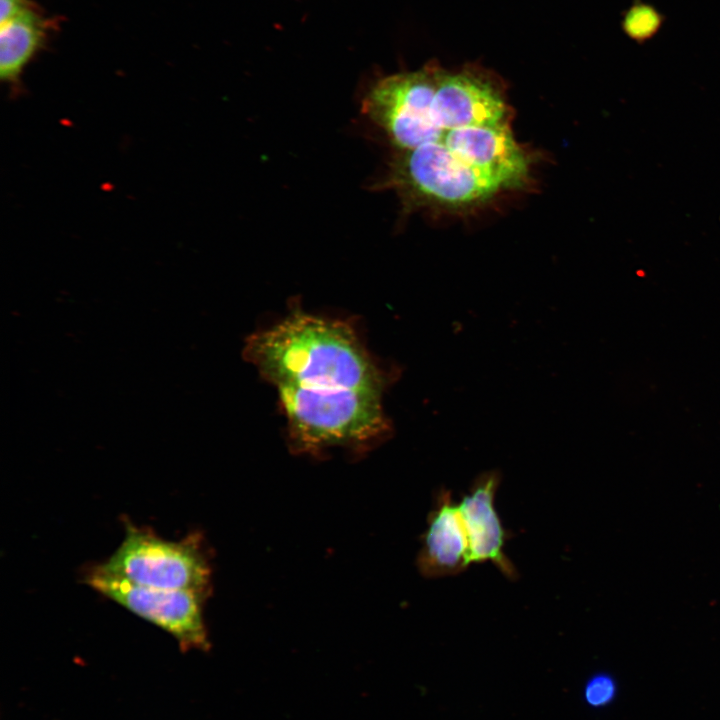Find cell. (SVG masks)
Masks as SVG:
<instances>
[{"mask_svg":"<svg viewBox=\"0 0 720 720\" xmlns=\"http://www.w3.org/2000/svg\"><path fill=\"white\" fill-rule=\"evenodd\" d=\"M245 359L276 388L364 389L384 393L387 378L349 323L294 311L245 343Z\"/></svg>","mask_w":720,"mask_h":720,"instance_id":"6da1fadb","label":"cell"},{"mask_svg":"<svg viewBox=\"0 0 720 720\" xmlns=\"http://www.w3.org/2000/svg\"><path fill=\"white\" fill-rule=\"evenodd\" d=\"M288 439L296 452L361 448L391 432L383 393L364 389L277 387Z\"/></svg>","mask_w":720,"mask_h":720,"instance_id":"7a4b0ae2","label":"cell"},{"mask_svg":"<svg viewBox=\"0 0 720 720\" xmlns=\"http://www.w3.org/2000/svg\"><path fill=\"white\" fill-rule=\"evenodd\" d=\"M96 567L143 586L210 592L211 567L200 535L170 541L126 522L123 541Z\"/></svg>","mask_w":720,"mask_h":720,"instance_id":"3957f363","label":"cell"},{"mask_svg":"<svg viewBox=\"0 0 720 720\" xmlns=\"http://www.w3.org/2000/svg\"><path fill=\"white\" fill-rule=\"evenodd\" d=\"M442 67L431 61L420 69L378 80L366 94L362 111L398 151L428 143L433 135L432 106Z\"/></svg>","mask_w":720,"mask_h":720,"instance_id":"277c9868","label":"cell"},{"mask_svg":"<svg viewBox=\"0 0 720 720\" xmlns=\"http://www.w3.org/2000/svg\"><path fill=\"white\" fill-rule=\"evenodd\" d=\"M85 582L105 597L171 634L183 651L209 649L203 606L208 595L139 585L99 570Z\"/></svg>","mask_w":720,"mask_h":720,"instance_id":"5b68a950","label":"cell"},{"mask_svg":"<svg viewBox=\"0 0 720 720\" xmlns=\"http://www.w3.org/2000/svg\"><path fill=\"white\" fill-rule=\"evenodd\" d=\"M500 480L498 471L483 472L457 507L467 533L471 562L489 561L504 576L515 579L516 568L504 552L508 536L494 504Z\"/></svg>","mask_w":720,"mask_h":720,"instance_id":"8992f818","label":"cell"},{"mask_svg":"<svg viewBox=\"0 0 720 720\" xmlns=\"http://www.w3.org/2000/svg\"><path fill=\"white\" fill-rule=\"evenodd\" d=\"M467 533L451 492L441 489L417 557L425 577H443L462 572L471 564Z\"/></svg>","mask_w":720,"mask_h":720,"instance_id":"52a82bcc","label":"cell"},{"mask_svg":"<svg viewBox=\"0 0 720 720\" xmlns=\"http://www.w3.org/2000/svg\"><path fill=\"white\" fill-rule=\"evenodd\" d=\"M58 26V18L46 16L39 5L0 24V78L15 94L22 90L26 67Z\"/></svg>","mask_w":720,"mask_h":720,"instance_id":"ba28073f","label":"cell"},{"mask_svg":"<svg viewBox=\"0 0 720 720\" xmlns=\"http://www.w3.org/2000/svg\"><path fill=\"white\" fill-rule=\"evenodd\" d=\"M660 16L648 6L632 7L623 21L624 30L634 39H645L654 34L660 25Z\"/></svg>","mask_w":720,"mask_h":720,"instance_id":"9c48e42d","label":"cell"},{"mask_svg":"<svg viewBox=\"0 0 720 720\" xmlns=\"http://www.w3.org/2000/svg\"><path fill=\"white\" fill-rule=\"evenodd\" d=\"M617 694L615 679L607 673L593 675L584 686V700L593 708H601L612 703Z\"/></svg>","mask_w":720,"mask_h":720,"instance_id":"30bf717a","label":"cell"},{"mask_svg":"<svg viewBox=\"0 0 720 720\" xmlns=\"http://www.w3.org/2000/svg\"><path fill=\"white\" fill-rule=\"evenodd\" d=\"M32 0H0V24H3L25 11L35 7Z\"/></svg>","mask_w":720,"mask_h":720,"instance_id":"8fae6325","label":"cell"}]
</instances>
